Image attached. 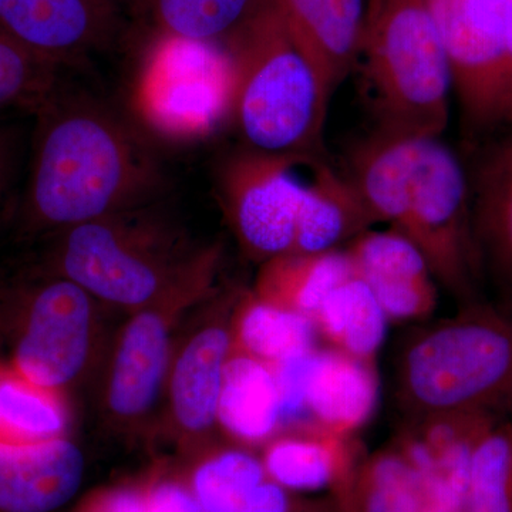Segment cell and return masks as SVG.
<instances>
[{
	"label": "cell",
	"mask_w": 512,
	"mask_h": 512,
	"mask_svg": "<svg viewBox=\"0 0 512 512\" xmlns=\"http://www.w3.org/2000/svg\"><path fill=\"white\" fill-rule=\"evenodd\" d=\"M355 275L369 285L389 322L423 319L437 305L426 256L399 229L367 231L345 247Z\"/></svg>",
	"instance_id": "13"
},
{
	"label": "cell",
	"mask_w": 512,
	"mask_h": 512,
	"mask_svg": "<svg viewBox=\"0 0 512 512\" xmlns=\"http://www.w3.org/2000/svg\"><path fill=\"white\" fill-rule=\"evenodd\" d=\"M86 463L67 439L0 443V512H57L79 493Z\"/></svg>",
	"instance_id": "14"
},
{
	"label": "cell",
	"mask_w": 512,
	"mask_h": 512,
	"mask_svg": "<svg viewBox=\"0 0 512 512\" xmlns=\"http://www.w3.org/2000/svg\"><path fill=\"white\" fill-rule=\"evenodd\" d=\"M453 69L454 93L471 138L507 127L501 0H424Z\"/></svg>",
	"instance_id": "11"
},
{
	"label": "cell",
	"mask_w": 512,
	"mask_h": 512,
	"mask_svg": "<svg viewBox=\"0 0 512 512\" xmlns=\"http://www.w3.org/2000/svg\"><path fill=\"white\" fill-rule=\"evenodd\" d=\"M220 248L210 247L197 265L160 298L138 309L121 333L107 384L110 412L134 420L150 412L171 366L175 320L211 292Z\"/></svg>",
	"instance_id": "10"
},
{
	"label": "cell",
	"mask_w": 512,
	"mask_h": 512,
	"mask_svg": "<svg viewBox=\"0 0 512 512\" xmlns=\"http://www.w3.org/2000/svg\"><path fill=\"white\" fill-rule=\"evenodd\" d=\"M96 302L60 276L30 271L0 282V333H9V365L47 389L69 386L89 362Z\"/></svg>",
	"instance_id": "6"
},
{
	"label": "cell",
	"mask_w": 512,
	"mask_h": 512,
	"mask_svg": "<svg viewBox=\"0 0 512 512\" xmlns=\"http://www.w3.org/2000/svg\"><path fill=\"white\" fill-rule=\"evenodd\" d=\"M313 157L276 156L242 148L222 164L218 197L242 251L265 262L292 254L311 174Z\"/></svg>",
	"instance_id": "9"
},
{
	"label": "cell",
	"mask_w": 512,
	"mask_h": 512,
	"mask_svg": "<svg viewBox=\"0 0 512 512\" xmlns=\"http://www.w3.org/2000/svg\"><path fill=\"white\" fill-rule=\"evenodd\" d=\"M224 47L234 69L231 121L245 148L323 156L333 92L274 2L266 0Z\"/></svg>",
	"instance_id": "2"
},
{
	"label": "cell",
	"mask_w": 512,
	"mask_h": 512,
	"mask_svg": "<svg viewBox=\"0 0 512 512\" xmlns=\"http://www.w3.org/2000/svg\"><path fill=\"white\" fill-rule=\"evenodd\" d=\"M399 231L419 247L447 291L464 305L478 301L484 264L474 231L470 178L440 138L419 141L409 207Z\"/></svg>",
	"instance_id": "7"
},
{
	"label": "cell",
	"mask_w": 512,
	"mask_h": 512,
	"mask_svg": "<svg viewBox=\"0 0 512 512\" xmlns=\"http://www.w3.org/2000/svg\"><path fill=\"white\" fill-rule=\"evenodd\" d=\"M463 512H512V420L497 421L478 440Z\"/></svg>",
	"instance_id": "30"
},
{
	"label": "cell",
	"mask_w": 512,
	"mask_h": 512,
	"mask_svg": "<svg viewBox=\"0 0 512 512\" xmlns=\"http://www.w3.org/2000/svg\"><path fill=\"white\" fill-rule=\"evenodd\" d=\"M377 224L348 175L325 158L313 167L292 254H319L343 249Z\"/></svg>",
	"instance_id": "21"
},
{
	"label": "cell",
	"mask_w": 512,
	"mask_h": 512,
	"mask_svg": "<svg viewBox=\"0 0 512 512\" xmlns=\"http://www.w3.org/2000/svg\"><path fill=\"white\" fill-rule=\"evenodd\" d=\"M107 2H109L110 5L120 13V15H123L124 8H131L133 0H107Z\"/></svg>",
	"instance_id": "37"
},
{
	"label": "cell",
	"mask_w": 512,
	"mask_h": 512,
	"mask_svg": "<svg viewBox=\"0 0 512 512\" xmlns=\"http://www.w3.org/2000/svg\"><path fill=\"white\" fill-rule=\"evenodd\" d=\"M360 82L376 130L440 138L450 120L453 69L424 0H369Z\"/></svg>",
	"instance_id": "5"
},
{
	"label": "cell",
	"mask_w": 512,
	"mask_h": 512,
	"mask_svg": "<svg viewBox=\"0 0 512 512\" xmlns=\"http://www.w3.org/2000/svg\"><path fill=\"white\" fill-rule=\"evenodd\" d=\"M147 490L116 488L92 498L80 512H146Z\"/></svg>",
	"instance_id": "33"
},
{
	"label": "cell",
	"mask_w": 512,
	"mask_h": 512,
	"mask_svg": "<svg viewBox=\"0 0 512 512\" xmlns=\"http://www.w3.org/2000/svg\"><path fill=\"white\" fill-rule=\"evenodd\" d=\"M468 178L484 269L512 292V124L481 148Z\"/></svg>",
	"instance_id": "19"
},
{
	"label": "cell",
	"mask_w": 512,
	"mask_h": 512,
	"mask_svg": "<svg viewBox=\"0 0 512 512\" xmlns=\"http://www.w3.org/2000/svg\"><path fill=\"white\" fill-rule=\"evenodd\" d=\"M261 460L269 478L291 493L338 495L362 458L355 436L305 421L282 427L265 444Z\"/></svg>",
	"instance_id": "15"
},
{
	"label": "cell",
	"mask_w": 512,
	"mask_h": 512,
	"mask_svg": "<svg viewBox=\"0 0 512 512\" xmlns=\"http://www.w3.org/2000/svg\"><path fill=\"white\" fill-rule=\"evenodd\" d=\"M188 490L204 512H292L301 504L269 478L261 458L242 448L202 460Z\"/></svg>",
	"instance_id": "20"
},
{
	"label": "cell",
	"mask_w": 512,
	"mask_h": 512,
	"mask_svg": "<svg viewBox=\"0 0 512 512\" xmlns=\"http://www.w3.org/2000/svg\"><path fill=\"white\" fill-rule=\"evenodd\" d=\"M234 69L224 45L150 37L134 103L141 119L168 138L207 136L231 119Z\"/></svg>",
	"instance_id": "8"
},
{
	"label": "cell",
	"mask_w": 512,
	"mask_h": 512,
	"mask_svg": "<svg viewBox=\"0 0 512 512\" xmlns=\"http://www.w3.org/2000/svg\"><path fill=\"white\" fill-rule=\"evenodd\" d=\"M60 67L36 56L0 30V111L35 113L60 83Z\"/></svg>",
	"instance_id": "31"
},
{
	"label": "cell",
	"mask_w": 512,
	"mask_h": 512,
	"mask_svg": "<svg viewBox=\"0 0 512 512\" xmlns=\"http://www.w3.org/2000/svg\"><path fill=\"white\" fill-rule=\"evenodd\" d=\"M330 89L356 69L365 46L369 0H272Z\"/></svg>",
	"instance_id": "16"
},
{
	"label": "cell",
	"mask_w": 512,
	"mask_h": 512,
	"mask_svg": "<svg viewBox=\"0 0 512 512\" xmlns=\"http://www.w3.org/2000/svg\"><path fill=\"white\" fill-rule=\"evenodd\" d=\"M120 20L107 0H0V30L60 69L107 49Z\"/></svg>",
	"instance_id": "12"
},
{
	"label": "cell",
	"mask_w": 512,
	"mask_h": 512,
	"mask_svg": "<svg viewBox=\"0 0 512 512\" xmlns=\"http://www.w3.org/2000/svg\"><path fill=\"white\" fill-rule=\"evenodd\" d=\"M146 512H204L185 485L161 483L147 490Z\"/></svg>",
	"instance_id": "32"
},
{
	"label": "cell",
	"mask_w": 512,
	"mask_h": 512,
	"mask_svg": "<svg viewBox=\"0 0 512 512\" xmlns=\"http://www.w3.org/2000/svg\"><path fill=\"white\" fill-rule=\"evenodd\" d=\"M420 140L375 131L350 150L348 178L377 224L402 228Z\"/></svg>",
	"instance_id": "22"
},
{
	"label": "cell",
	"mask_w": 512,
	"mask_h": 512,
	"mask_svg": "<svg viewBox=\"0 0 512 512\" xmlns=\"http://www.w3.org/2000/svg\"><path fill=\"white\" fill-rule=\"evenodd\" d=\"M19 136L0 124V210L8 201L19 163Z\"/></svg>",
	"instance_id": "34"
},
{
	"label": "cell",
	"mask_w": 512,
	"mask_h": 512,
	"mask_svg": "<svg viewBox=\"0 0 512 512\" xmlns=\"http://www.w3.org/2000/svg\"><path fill=\"white\" fill-rule=\"evenodd\" d=\"M60 392L40 386L9 363L0 365V443L32 444L66 437Z\"/></svg>",
	"instance_id": "29"
},
{
	"label": "cell",
	"mask_w": 512,
	"mask_h": 512,
	"mask_svg": "<svg viewBox=\"0 0 512 512\" xmlns=\"http://www.w3.org/2000/svg\"><path fill=\"white\" fill-rule=\"evenodd\" d=\"M231 313L232 309H224L217 319L198 329L171 362V407L175 420L187 433H205L217 423L225 367L231 355Z\"/></svg>",
	"instance_id": "18"
},
{
	"label": "cell",
	"mask_w": 512,
	"mask_h": 512,
	"mask_svg": "<svg viewBox=\"0 0 512 512\" xmlns=\"http://www.w3.org/2000/svg\"><path fill=\"white\" fill-rule=\"evenodd\" d=\"M266 0H133L150 37L224 45Z\"/></svg>",
	"instance_id": "26"
},
{
	"label": "cell",
	"mask_w": 512,
	"mask_h": 512,
	"mask_svg": "<svg viewBox=\"0 0 512 512\" xmlns=\"http://www.w3.org/2000/svg\"><path fill=\"white\" fill-rule=\"evenodd\" d=\"M292 512H339L333 501H315V503H301L295 511Z\"/></svg>",
	"instance_id": "36"
},
{
	"label": "cell",
	"mask_w": 512,
	"mask_h": 512,
	"mask_svg": "<svg viewBox=\"0 0 512 512\" xmlns=\"http://www.w3.org/2000/svg\"><path fill=\"white\" fill-rule=\"evenodd\" d=\"M423 477L396 446L363 458L338 495L339 512H420Z\"/></svg>",
	"instance_id": "28"
},
{
	"label": "cell",
	"mask_w": 512,
	"mask_h": 512,
	"mask_svg": "<svg viewBox=\"0 0 512 512\" xmlns=\"http://www.w3.org/2000/svg\"><path fill=\"white\" fill-rule=\"evenodd\" d=\"M505 79H507V126L512 124V0H501Z\"/></svg>",
	"instance_id": "35"
},
{
	"label": "cell",
	"mask_w": 512,
	"mask_h": 512,
	"mask_svg": "<svg viewBox=\"0 0 512 512\" xmlns=\"http://www.w3.org/2000/svg\"><path fill=\"white\" fill-rule=\"evenodd\" d=\"M33 114L28 177L16 210L22 237L150 207L167 192L143 134L92 94L59 83Z\"/></svg>",
	"instance_id": "1"
},
{
	"label": "cell",
	"mask_w": 512,
	"mask_h": 512,
	"mask_svg": "<svg viewBox=\"0 0 512 512\" xmlns=\"http://www.w3.org/2000/svg\"><path fill=\"white\" fill-rule=\"evenodd\" d=\"M217 423L239 443H268L282 429L281 393L274 366L231 349Z\"/></svg>",
	"instance_id": "23"
},
{
	"label": "cell",
	"mask_w": 512,
	"mask_h": 512,
	"mask_svg": "<svg viewBox=\"0 0 512 512\" xmlns=\"http://www.w3.org/2000/svg\"><path fill=\"white\" fill-rule=\"evenodd\" d=\"M312 320L329 348L369 362H376L389 323L372 289L356 275L323 299Z\"/></svg>",
	"instance_id": "27"
},
{
	"label": "cell",
	"mask_w": 512,
	"mask_h": 512,
	"mask_svg": "<svg viewBox=\"0 0 512 512\" xmlns=\"http://www.w3.org/2000/svg\"><path fill=\"white\" fill-rule=\"evenodd\" d=\"M379 400L376 362L332 348L313 350L305 383L306 421L345 436L372 419Z\"/></svg>",
	"instance_id": "17"
},
{
	"label": "cell",
	"mask_w": 512,
	"mask_h": 512,
	"mask_svg": "<svg viewBox=\"0 0 512 512\" xmlns=\"http://www.w3.org/2000/svg\"><path fill=\"white\" fill-rule=\"evenodd\" d=\"M397 392L413 420L510 410L512 305L466 303L414 333L400 356Z\"/></svg>",
	"instance_id": "3"
},
{
	"label": "cell",
	"mask_w": 512,
	"mask_h": 512,
	"mask_svg": "<svg viewBox=\"0 0 512 512\" xmlns=\"http://www.w3.org/2000/svg\"><path fill=\"white\" fill-rule=\"evenodd\" d=\"M47 245L32 271L60 276L97 302L134 312L160 298L200 262L181 229L156 205L119 212L43 237Z\"/></svg>",
	"instance_id": "4"
},
{
	"label": "cell",
	"mask_w": 512,
	"mask_h": 512,
	"mask_svg": "<svg viewBox=\"0 0 512 512\" xmlns=\"http://www.w3.org/2000/svg\"><path fill=\"white\" fill-rule=\"evenodd\" d=\"M510 412L512 413V406H511Z\"/></svg>",
	"instance_id": "38"
},
{
	"label": "cell",
	"mask_w": 512,
	"mask_h": 512,
	"mask_svg": "<svg viewBox=\"0 0 512 512\" xmlns=\"http://www.w3.org/2000/svg\"><path fill=\"white\" fill-rule=\"evenodd\" d=\"M353 275L345 248L279 255L262 262L252 292L262 301L312 319L323 299Z\"/></svg>",
	"instance_id": "24"
},
{
	"label": "cell",
	"mask_w": 512,
	"mask_h": 512,
	"mask_svg": "<svg viewBox=\"0 0 512 512\" xmlns=\"http://www.w3.org/2000/svg\"><path fill=\"white\" fill-rule=\"evenodd\" d=\"M315 323L301 313L262 301L254 292L237 298L231 313V349L268 365L316 349Z\"/></svg>",
	"instance_id": "25"
}]
</instances>
